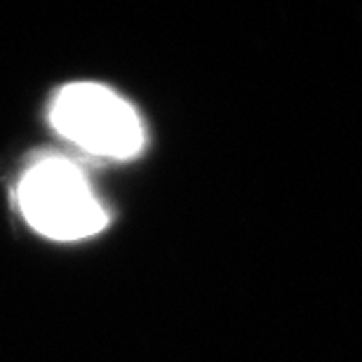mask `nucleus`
I'll return each instance as SVG.
<instances>
[{
	"instance_id": "1",
	"label": "nucleus",
	"mask_w": 362,
	"mask_h": 362,
	"mask_svg": "<svg viewBox=\"0 0 362 362\" xmlns=\"http://www.w3.org/2000/svg\"><path fill=\"white\" fill-rule=\"evenodd\" d=\"M19 207L38 233L52 240H83L108 223L90 184L74 163L42 158L21 177Z\"/></svg>"
},
{
	"instance_id": "2",
	"label": "nucleus",
	"mask_w": 362,
	"mask_h": 362,
	"mask_svg": "<svg viewBox=\"0 0 362 362\" xmlns=\"http://www.w3.org/2000/svg\"><path fill=\"white\" fill-rule=\"evenodd\" d=\"M49 120L76 146L94 156L122 160L144 146L139 115L125 99L97 83L66 85L52 101Z\"/></svg>"
}]
</instances>
